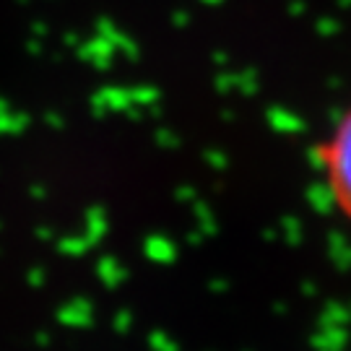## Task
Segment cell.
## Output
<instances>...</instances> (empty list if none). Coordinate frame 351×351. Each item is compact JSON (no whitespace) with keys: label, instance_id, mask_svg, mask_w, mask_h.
Segmentation results:
<instances>
[{"label":"cell","instance_id":"6da1fadb","mask_svg":"<svg viewBox=\"0 0 351 351\" xmlns=\"http://www.w3.org/2000/svg\"><path fill=\"white\" fill-rule=\"evenodd\" d=\"M317 167L336 211L351 224V107L317 146Z\"/></svg>","mask_w":351,"mask_h":351}]
</instances>
